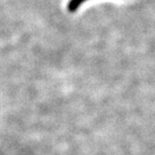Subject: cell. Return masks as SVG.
I'll return each instance as SVG.
<instances>
[{
	"label": "cell",
	"mask_w": 155,
	"mask_h": 155,
	"mask_svg": "<svg viewBox=\"0 0 155 155\" xmlns=\"http://www.w3.org/2000/svg\"><path fill=\"white\" fill-rule=\"evenodd\" d=\"M84 1H86V0H71L69 2V5H68V9H69L70 11H75L78 9V7L82 4Z\"/></svg>",
	"instance_id": "obj_1"
}]
</instances>
